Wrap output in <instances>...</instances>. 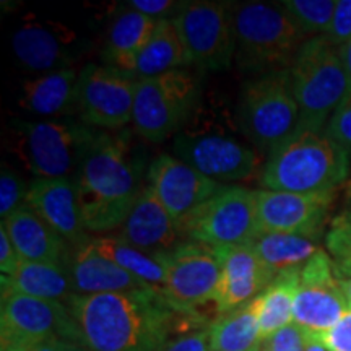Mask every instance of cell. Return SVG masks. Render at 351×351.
Masks as SVG:
<instances>
[{
	"mask_svg": "<svg viewBox=\"0 0 351 351\" xmlns=\"http://www.w3.org/2000/svg\"><path fill=\"white\" fill-rule=\"evenodd\" d=\"M67 306L90 351H163L174 328L186 322V314L155 289L73 295Z\"/></svg>",
	"mask_w": 351,
	"mask_h": 351,
	"instance_id": "cell-1",
	"label": "cell"
},
{
	"mask_svg": "<svg viewBox=\"0 0 351 351\" xmlns=\"http://www.w3.org/2000/svg\"><path fill=\"white\" fill-rule=\"evenodd\" d=\"M129 135L99 130L72 178L88 232L106 234L121 228L142 192Z\"/></svg>",
	"mask_w": 351,
	"mask_h": 351,
	"instance_id": "cell-2",
	"label": "cell"
},
{
	"mask_svg": "<svg viewBox=\"0 0 351 351\" xmlns=\"http://www.w3.org/2000/svg\"><path fill=\"white\" fill-rule=\"evenodd\" d=\"M350 174V152L324 132L296 129L274 148L258 174L265 191L333 192Z\"/></svg>",
	"mask_w": 351,
	"mask_h": 351,
	"instance_id": "cell-3",
	"label": "cell"
},
{
	"mask_svg": "<svg viewBox=\"0 0 351 351\" xmlns=\"http://www.w3.org/2000/svg\"><path fill=\"white\" fill-rule=\"evenodd\" d=\"M234 26L236 62L239 69L257 77L291 67L307 41L282 3H238Z\"/></svg>",
	"mask_w": 351,
	"mask_h": 351,
	"instance_id": "cell-4",
	"label": "cell"
},
{
	"mask_svg": "<svg viewBox=\"0 0 351 351\" xmlns=\"http://www.w3.org/2000/svg\"><path fill=\"white\" fill-rule=\"evenodd\" d=\"M289 77L300 108L298 129L324 132L348 93L340 49L327 36L309 38L289 67Z\"/></svg>",
	"mask_w": 351,
	"mask_h": 351,
	"instance_id": "cell-5",
	"label": "cell"
},
{
	"mask_svg": "<svg viewBox=\"0 0 351 351\" xmlns=\"http://www.w3.org/2000/svg\"><path fill=\"white\" fill-rule=\"evenodd\" d=\"M300 124L289 69L258 75L243 86L238 125L258 152L270 153L291 137Z\"/></svg>",
	"mask_w": 351,
	"mask_h": 351,
	"instance_id": "cell-6",
	"label": "cell"
},
{
	"mask_svg": "<svg viewBox=\"0 0 351 351\" xmlns=\"http://www.w3.org/2000/svg\"><path fill=\"white\" fill-rule=\"evenodd\" d=\"M173 148L179 160L219 184L247 181L261 166L256 147L241 142L226 127L202 122L197 109L174 135Z\"/></svg>",
	"mask_w": 351,
	"mask_h": 351,
	"instance_id": "cell-7",
	"label": "cell"
},
{
	"mask_svg": "<svg viewBox=\"0 0 351 351\" xmlns=\"http://www.w3.org/2000/svg\"><path fill=\"white\" fill-rule=\"evenodd\" d=\"M200 85L187 69L137 80L134 129L152 143L173 137L187 124L199 104Z\"/></svg>",
	"mask_w": 351,
	"mask_h": 351,
	"instance_id": "cell-8",
	"label": "cell"
},
{
	"mask_svg": "<svg viewBox=\"0 0 351 351\" xmlns=\"http://www.w3.org/2000/svg\"><path fill=\"white\" fill-rule=\"evenodd\" d=\"M16 130L20 156L34 179L75 176L88 145L99 132L69 119L19 122Z\"/></svg>",
	"mask_w": 351,
	"mask_h": 351,
	"instance_id": "cell-9",
	"label": "cell"
},
{
	"mask_svg": "<svg viewBox=\"0 0 351 351\" xmlns=\"http://www.w3.org/2000/svg\"><path fill=\"white\" fill-rule=\"evenodd\" d=\"M194 65L202 72L231 67L236 57L234 7L215 0L181 3L171 16Z\"/></svg>",
	"mask_w": 351,
	"mask_h": 351,
	"instance_id": "cell-10",
	"label": "cell"
},
{
	"mask_svg": "<svg viewBox=\"0 0 351 351\" xmlns=\"http://www.w3.org/2000/svg\"><path fill=\"white\" fill-rule=\"evenodd\" d=\"M186 241L212 245L249 244L258 234L257 191L223 186L178 223Z\"/></svg>",
	"mask_w": 351,
	"mask_h": 351,
	"instance_id": "cell-11",
	"label": "cell"
},
{
	"mask_svg": "<svg viewBox=\"0 0 351 351\" xmlns=\"http://www.w3.org/2000/svg\"><path fill=\"white\" fill-rule=\"evenodd\" d=\"M135 91V77L111 65L88 64L78 77V117L96 130L121 132L134 121Z\"/></svg>",
	"mask_w": 351,
	"mask_h": 351,
	"instance_id": "cell-12",
	"label": "cell"
},
{
	"mask_svg": "<svg viewBox=\"0 0 351 351\" xmlns=\"http://www.w3.org/2000/svg\"><path fill=\"white\" fill-rule=\"evenodd\" d=\"M52 337L82 345L80 333L67 304L25 295L2 296L0 351Z\"/></svg>",
	"mask_w": 351,
	"mask_h": 351,
	"instance_id": "cell-13",
	"label": "cell"
},
{
	"mask_svg": "<svg viewBox=\"0 0 351 351\" xmlns=\"http://www.w3.org/2000/svg\"><path fill=\"white\" fill-rule=\"evenodd\" d=\"M350 307L332 257L320 249L300 271L293 324L307 335L319 337L337 326Z\"/></svg>",
	"mask_w": 351,
	"mask_h": 351,
	"instance_id": "cell-14",
	"label": "cell"
},
{
	"mask_svg": "<svg viewBox=\"0 0 351 351\" xmlns=\"http://www.w3.org/2000/svg\"><path fill=\"white\" fill-rule=\"evenodd\" d=\"M165 257L168 276L161 296L178 313L199 314L200 306L213 301L221 275L213 247L186 241Z\"/></svg>",
	"mask_w": 351,
	"mask_h": 351,
	"instance_id": "cell-15",
	"label": "cell"
},
{
	"mask_svg": "<svg viewBox=\"0 0 351 351\" xmlns=\"http://www.w3.org/2000/svg\"><path fill=\"white\" fill-rule=\"evenodd\" d=\"M333 197V192L298 194L258 189V234L278 232L317 241L324 231Z\"/></svg>",
	"mask_w": 351,
	"mask_h": 351,
	"instance_id": "cell-16",
	"label": "cell"
},
{
	"mask_svg": "<svg viewBox=\"0 0 351 351\" xmlns=\"http://www.w3.org/2000/svg\"><path fill=\"white\" fill-rule=\"evenodd\" d=\"M148 181L176 223L194 212L225 186L168 153H161L152 161Z\"/></svg>",
	"mask_w": 351,
	"mask_h": 351,
	"instance_id": "cell-17",
	"label": "cell"
},
{
	"mask_svg": "<svg viewBox=\"0 0 351 351\" xmlns=\"http://www.w3.org/2000/svg\"><path fill=\"white\" fill-rule=\"evenodd\" d=\"M213 251L221 267L212 301L218 315L247 304L274 282L251 244L217 245Z\"/></svg>",
	"mask_w": 351,
	"mask_h": 351,
	"instance_id": "cell-18",
	"label": "cell"
},
{
	"mask_svg": "<svg viewBox=\"0 0 351 351\" xmlns=\"http://www.w3.org/2000/svg\"><path fill=\"white\" fill-rule=\"evenodd\" d=\"M25 204L72 247L90 239L83 225L77 187L72 178L33 179L28 184Z\"/></svg>",
	"mask_w": 351,
	"mask_h": 351,
	"instance_id": "cell-19",
	"label": "cell"
},
{
	"mask_svg": "<svg viewBox=\"0 0 351 351\" xmlns=\"http://www.w3.org/2000/svg\"><path fill=\"white\" fill-rule=\"evenodd\" d=\"M12 47L25 69L51 73L70 69L77 38L62 23H25L13 34Z\"/></svg>",
	"mask_w": 351,
	"mask_h": 351,
	"instance_id": "cell-20",
	"label": "cell"
},
{
	"mask_svg": "<svg viewBox=\"0 0 351 351\" xmlns=\"http://www.w3.org/2000/svg\"><path fill=\"white\" fill-rule=\"evenodd\" d=\"M119 236L135 247L155 256L174 251L182 238L176 219L150 186L142 189L134 208L122 223Z\"/></svg>",
	"mask_w": 351,
	"mask_h": 351,
	"instance_id": "cell-21",
	"label": "cell"
},
{
	"mask_svg": "<svg viewBox=\"0 0 351 351\" xmlns=\"http://www.w3.org/2000/svg\"><path fill=\"white\" fill-rule=\"evenodd\" d=\"M65 269L70 276L73 295L77 296L152 289L112 261L101 256L90 239L72 247Z\"/></svg>",
	"mask_w": 351,
	"mask_h": 351,
	"instance_id": "cell-22",
	"label": "cell"
},
{
	"mask_svg": "<svg viewBox=\"0 0 351 351\" xmlns=\"http://www.w3.org/2000/svg\"><path fill=\"white\" fill-rule=\"evenodd\" d=\"M2 226L23 261L67 265L72 245L26 204L3 219Z\"/></svg>",
	"mask_w": 351,
	"mask_h": 351,
	"instance_id": "cell-23",
	"label": "cell"
},
{
	"mask_svg": "<svg viewBox=\"0 0 351 351\" xmlns=\"http://www.w3.org/2000/svg\"><path fill=\"white\" fill-rule=\"evenodd\" d=\"M78 77L80 73L72 67L43 73L25 83L20 104L29 112L52 119L77 114Z\"/></svg>",
	"mask_w": 351,
	"mask_h": 351,
	"instance_id": "cell-24",
	"label": "cell"
},
{
	"mask_svg": "<svg viewBox=\"0 0 351 351\" xmlns=\"http://www.w3.org/2000/svg\"><path fill=\"white\" fill-rule=\"evenodd\" d=\"M2 296L25 295L38 300L57 301L69 304L73 289L64 265L21 261L20 267L10 276L2 275Z\"/></svg>",
	"mask_w": 351,
	"mask_h": 351,
	"instance_id": "cell-25",
	"label": "cell"
},
{
	"mask_svg": "<svg viewBox=\"0 0 351 351\" xmlns=\"http://www.w3.org/2000/svg\"><path fill=\"white\" fill-rule=\"evenodd\" d=\"M156 25L158 20L127 7L112 21L108 34L104 57L111 64V67L134 77L138 57L147 43L150 41Z\"/></svg>",
	"mask_w": 351,
	"mask_h": 351,
	"instance_id": "cell-26",
	"label": "cell"
},
{
	"mask_svg": "<svg viewBox=\"0 0 351 351\" xmlns=\"http://www.w3.org/2000/svg\"><path fill=\"white\" fill-rule=\"evenodd\" d=\"M90 243L109 261L119 265L127 274L140 280V282L155 289L161 295L168 276V267H166L165 256H155V254L145 252L142 249L135 247L127 243L119 234H99L91 236Z\"/></svg>",
	"mask_w": 351,
	"mask_h": 351,
	"instance_id": "cell-27",
	"label": "cell"
},
{
	"mask_svg": "<svg viewBox=\"0 0 351 351\" xmlns=\"http://www.w3.org/2000/svg\"><path fill=\"white\" fill-rule=\"evenodd\" d=\"M249 244L274 280L280 275L300 271L320 251L313 239L278 232H261Z\"/></svg>",
	"mask_w": 351,
	"mask_h": 351,
	"instance_id": "cell-28",
	"label": "cell"
},
{
	"mask_svg": "<svg viewBox=\"0 0 351 351\" xmlns=\"http://www.w3.org/2000/svg\"><path fill=\"white\" fill-rule=\"evenodd\" d=\"M191 65L181 34L171 19L158 20L150 41L143 47L137 60L134 77L137 80L163 75Z\"/></svg>",
	"mask_w": 351,
	"mask_h": 351,
	"instance_id": "cell-29",
	"label": "cell"
},
{
	"mask_svg": "<svg viewBox=\"0 0 351 351\" xmlns=\"http://www.w3.org/2000/svg\"><path fill=\"white\" fill-rule=\"evenodd\" d=\"M258 296L210 322L213 351H256L261 345Z\"/></svg>",
	"mask_w": 351,
	"mask_h": 351,
	"instance_id": "cell-30",
	"label": "cell"
},
{
	"mask_svg": "<svg viewBox=\"0 0 351 351\" xmlns=\"http://www.w3.org/2000/svg\"><path fill=\"white\" fill-rule=\"evenodd\" d=\"M300 271L276 276L258 295L261 340L269 339L275 332L293 324V307H295L298 283H300Z\"/></svg>",
	"mask_w": 351,
	"mask_h": 351,
	"instance_id": "cell-31",
	"label": "cell"
},
{
	"mask_svg": "<svg viewBox=\"0 0 351 351\" xmlns=\"http://www.w3.org/2000/svg\"><path fill=\"white\" fill-rule=\"evenodd\" d=\"M282 7L306 38H315L327 34L335 15L337 0H285Z\"/></svg>",
	"mask_w": 351,
	"mask_h": 351,
	"instance_id": "cell-32",
	"label": "cell"
},
{
	"mask_svg": "<svg viewBox=\"0 0 351 351\" xmlns=\"http://www.w3.org/2000/svg\"><path fill=\"white\" fill-rule=\"evenodd\" d=\"M326 245L337 276L340 280L351 278V212H343L332 219Z\"/></svg>",
	"mask_w": 351,
	"mask_h": 351,
	"instance_id": "cell-33",
	"label": "cell"
},
{
	"mask_svg": "<svg viewBox=\"0 0 351 351\" xmlns=\"http://www.w3.org/2000/svg\"><path fill=\"white\" fill-rule=\"evenodd\" d=\"M28 186L15 171L3 166L0 174V217L7 219L13 212H16L21 205H25Z\"/></svg>",
	"mask_w": 351,
	"mask_h": 351,
	"instance_id": "cell-34",
	"label": "cell"
},
{
	"mask_svg": "<svg viewBox=\"0 0 351 351\" xmlns=\"http://www.w3.org/2000/svg\"><path fill=\"white\" fill-rule=\"evenodd\" d=\"M324 134L346 150H351V95H346L330 121L324 129Z\"/></svg>",
	"mask_w": 351,
	"mask_h": 351,
	"instance_id": "cell-35",
	"label": "cell"
},
{
	"mask_svg": "<svg viewBox=\"0 0 351 351\" xmlns=\"http://www.w3.org/2000/svg\"><path fill=\"white\" fill-rule=\"evenodd\" d=\"M258 351H306V333L291 324L262 340Z\"/></svg>",
	"mask_w": 351,
	"mask_h": 351,
	"instance_id": "cell-36",
	"label": "cell"
},
{
	"mask_svg": "<svg viewBox=\"0 0 351 351\" xmlns=\"http://www.w3.org/2000/svg\"><path fill=\"white\" fill-rule=\"evenodd\" d=\"M326 36L337 47L351 41V0H337L335 15Z\"/></svg>",
	"mask_w": 351,
	"mask_h": 351,
	"instance_id": "cell-37",
	"label": "cell"
},
{
	"mask_svg": "<svg viewBox=\"0 0 351 351\" xmlns=\"http://www.w3.org/2000/svg\"><path fill=\"white\" fill-rule=\"evenodd\" d=\"M317 339L322 341L327 351H351V307L337 326L319 335Z\"/></svg>",
	"mask_w": 351,
	"mask_h": 351,
	"instance_id": "cell-38",
	"label": "cell"
},
{
	"mask_svg": "<svg viewBox=\"0 0 351 351\" xmlns=\"http://www.w3.org/2000/svg\"><path fill=\"white\" fill-rule=\"evenodd\" d=\"M208 326L171 340L163 351H213L212 343H210Z\"/></svg>",
	"mask_w": 351,
	"mask_h": 351,
	"instance_id": "cell-39",
	"label": "cell"
},
{
	"mask_svg": "<svg viewBox=\"0 0 351 351\" xmlns=\"http://www.w3.org/2000/svg\"><path fill=\"white\" fill-rule=\"evenodd\" d=\"M127 5L132 10L155 20L171 19V12L176 13L179 8V3L173 2V0H130V2H127Z\"/></svg>",
	"mask_w": 351,
	"mask_h": 351,
	"instance_id": "cell-40",
	"label": "cell"
},
{
	"mask_svg": "<svg viewBox=\"0 0 351 351\" xmlns=\"http://www.w3.org/2000/svg\"><path fill=\"white\" fill-rule=\"evenodd\" d=\"M21 261L23 258L20 257V254L16 251L15 244L12 243L7 230L3 226H0V270H2V275L10 276L15 274Z\"/></svg>",
	"mask_w": 351,
	"mask_h": 351,
	"instance_id": "cell-41",
	"label": "cell"
},
{
	"mask_svg": "<svg viewBox=\"0 0 351 351\" xmlns=\"http://www.w3.org/2000/svg\"><path fill=\"white\" fill-rule=\"evenodd\" d=\"M5 351H86V348L78 343H73V341L59 339V337H52V339L39 340L34 341V343L16 346V348Z\"/></svg>",
	"mask_w": 351,
	"mask_h": 351,
	"instance_id": "cell-42",
	"label": "cell"
},
{
	"mask_svg": "<svg viewBox=\"0 0 351 351\" xmlns=\"http://www.w3.org/2000/svg\"><path fill=\"white\" fill-rule=\"evenodd\" d=\"M339 49H340L341 62H343V67H345L346 80H348V93L346 95H351V41L343 44V46H340Z\"/></svg>",
	"mask_w": 351,
	"mask_h": 351,
	"instance_id": "cell-43",
	"label": "cell"
},
{
	"mask_svg": "<svg viewBox=\"0 0 351 351\" xmlns=\"http://www.w3.org/2000/svg\"><path fill=\"white\" fill-rule=\"evenodd\" d=\"M306 351H327V348L317 337L306 333Z\"/></svg>",
	"mask_w": 351,
	"mask_h": 351,
	"instance_id": "cell-44",
	"label": "cell"
},
{
	"mask_svg": "<svg viewBox=\"0 0 351 351\" xmlns=\"http://www.w3.org/2000/svg\"><path fill=\"white\" fill-rule=\"evenodd\" d=\"M340 285H341V289H343L345 296L348 298V301L351 302V278L340 280Z\"/></svg>",
	"mask_w": 351,
	"mask_h": 351,
	"instance_id": "cell-45",
	"label": "cell"
},
{
	"mask_svg": "<svg viewBox=\"0 0 351 351\" xmlns=\"http://www.w3.org/2000/svg\"><path fill=\"white\" fill-rule=\"evenodd\" d=\"M86 351H90V350H88V348H86Z\"/></svg>",
	"mask_w": 351,
	"mask_h": 351,
	"instance_id": "cell-46",
	"label": "cell"
},
{
	"mask_svg": "<svg viewBox=\"0 0 351 351\" xmlns=\"http://www.w3.org/2000/svg\"><path fill=\"white\" fill-rule=\"evenodd\" d=\"M256 351H258V350H256Z\"/></svg>",
	"mask_w": 351,
	"mask_h": 351,
	"instance_id": "cell-47",
	"label": "cell"
}]
</instances>
